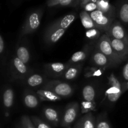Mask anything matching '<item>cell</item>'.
<instances>
[{"mask_svg":"<svg viewBox=\"0 0 128 128\" xmlns=\"http://www.w3.org/2000/svg\"><path fill=\"white\" fill-rule=\"evenodd\" d=\"M14 98V94L13 90L11 88H8L4 91L2 94V102L5 109L6 110L11 109L13 104Z\"/></svg>","mask_w":128,"mask_h":128,"instance_id":"44dd1931","label":"cell"},{"mask_svg":"<svg viewBox=\"0 0 128 128\" xmlns=\"http://www.w3.org/2000/svg\"><path fill=\"white\" fill-rule=\"evenodd\" d=\"M101 31H102L101 30H99L96 28H94L86 30L85 35H86V38L89 39L90 40L96 41V40H99L101 36Z\"/></svg>","mask_w":128,"mask_h":128,"instance_id":"f1b7e54d","label":"cell"},{"mask_svg":"<svg viewBox=\"0 0 128 128\" xmlns=\"http://www.w3.org/2000/svg\"><path fill=\"white\" fill-rule=\"evenodd\" d=\"M10 76L14 80H23L28 76L29 70L26 64L21 61L16 56L12 58L10 66Z\"/></svg>","mask_w":128,"mask_h":128,"instance_id":"5b68a950","label":"cell"},{"mask_svg":"<svg viewBox=\"0 0 128 128\" xmlns=\"http://www.w3.org/2000/svg\"><path fill=\"white\" fill-rule=\"evenodd\" d=\"M96 48L106 55L117 65L124 61L123 59L118 55L113 50L111 45V38L107 34H104L100 37L96 43Z\"/></svg>","mask_w":128,"mask_h":128,"instance_id":"7a4b0ae2","label":"cell"},{"mask_svg":"<svg viewBox=\"0 0 128 128\" xmlns=\"http://www.w3.org/2000/svg\"><path fill=\"white\" fill-rule=\"evenodd\" d=\"M105 33L110 37L123 41L128 46V34L120 21L114 20L108 31Z\"/></svg>","mask_w":128,"mask_h":128,"instance_id":"ba28073f","label":"cell"},{"mask_svg":"<svg viewBox=\"0 0 128 128\" xmlns=\"http://www.w3.org/2000/svg\"><path fill=\"white\" fill-rule=\"evenodd\" d=\"M81 0H63L58 6H65V7H78L80 6Z\"/></svg>","mask_w":128,"mask_h":128,"instance_id":"d6a6232c","label":"cell"},{"mask_svg":"<svg viewBox=\"0 0 128 128\" xmlns=\"http://www.w3.org/2000/svg\"><path fill=\"white\" fill-rule=\"evenodd\" d=\"M21 124L22 128H36L31 119L28 116H22Z\"/></svg>","mask_w":128,"mask_h":128,"instance_id":"1f68e13d","label":"cell"},{"mask_svg":"<svg viewBox=\"0 0 128 128\" xmlns=\"http://www.w3.org/2000/svg\"><path fill=\"white\" fill-rule=\"evenodd\" d=\"M91 61L93 65L96 66V67L102 68L105 70L108 68H112L117 66V64L112 62L108 57H107L106 55L104 54L102 52L96 48L94 50L92 54Z\"/></svg>","mask_w":128,"mask_h":128,"instance_id":"9c48e42d","label":"cell"},{"mask_svg":"<svg viewBox=\"0 0 128 128\" xmlns=\"http://www.w3.org/2000/svg\"><path fill=\"white\" fill-rule=\"evenodd\" d=\"M5 43L4 41L2 35H0V53L1 55L3 54V51H4Z\"/></svg>","mask_w":128,"mask_h":128,"instance_id":"8d00e7d4","label":"cell"},{"mask_svg":"<svg viewBox=\"0 0 128 128\" xmlns=\"http://www.w3.org/2000/svg\"><path fill=\"white\" fill-rule=\"evenodd\" d=\"M44 82V78L39 74H34L29 76L26 80L28 85L30 87L35 88L42 84Z\"/></svg>","mask_w":128,"mask_h":128,"instance_id":"484cf974","label":"cell"},{"mask_svg":"<svg viewBox=\"0 0 128 128\" xmlns=\"http://www.w3.org/2000/svg\"><path fill=\"white\" fill-rule=\"evenodd\" d=\"M23 0H11V1L12 2V3L13 4L14 6H18L22 2V1Z\"/></svg>","mask_w":128,"mask_h":128,"instance_id":"ab89813d","label":"cell"},{"mask_svg":"<svg viewBox=\"0 0 128 128\" xmlns=\"http://www.w3.org/2000/svg\"><path fill=\"white\" fill-rule=\"evenodd\" d=\"M82 9L84 10V11H86L88 12H91L94 11H96L97 10L98 7H97V4L96 2H86V4H84V5H82L81 6Z\"/></svg>","mask_w":128,"mask_h":128,"instance_id":"836d02e7","label":"cell"},{"mask_svg":"<svg viewBox=\"0 0 128 128\" xmlns=\"http://www.w3.org/2000/svg\"><path fill=\"white\" fill-rule=\"evenodd\" d=\"M96 128H112L106 114L99 115L96 121Z\"/></svg>","mask_w":128,"mask_h":128,"instance_id":"83f0119b","label":"cell"},{"mask_svg":"<svg viewBox=\"0 0 128 128\" xmlns=\"http://www.w3.org/2000/svg\"><path fill=\"white\" fill-rule=\"evenodd\" d=\"M31 119L36 128H52L48 124L36 116H32Z\"/></svg>","mask_w":128,"mask_h":128,"instance_id":"4dcf8cb0","label":"cell"},{"mask_svg":"<svg viewBox=\"0 0 128 128\" xmlns=\"http://www.w3.org/2000/svg\"><path fill=\"white\" fill-rule=\"evenodd\" d=\"M98 10L101 11L105 14L115 18L116 14V9L112 6L108 0H97Z\"/></svg>","mask_w":128,"mask_h":128,"instance_id":"2e32d148","label":"cell"},{"mask_svg":"<svg viewBox=\"0 0 128 128\" xmlns=\"http://www.w3.org/2000/svg\"><path fill=\"white\" fill-rule=\"evenodd\" d=\"M63 0H47L46 4L48 7H54V6H58L59 4L61 3Z\"/></svg>","mask_w":128,"mask_h":128,"instance_id":"e575fe53","label":"cell"},{"mask_svg":"<svg viewBox=\"0 0 128 128\" xmlns=\"http://www.w3.org/2000/svg\"><path fill=\"white\" fill-rule=\"evenodd\" d=\"M88 2H97V0H81L80 1V7Z\"/></svg>","mask_w":128,"mask_h":128,"instance_id":"f35d334b","label":"cell"},{"mask_svg":"<svg viewBox=\"0 0 128 128\" xmlns=\"http://www.w3.org/2000/svg\"><path fill=\"white\" fill-rule=\"evenodd\" d=\"M16 56L24 64H27L30 60V52L24 45H19L16 51Z\"/></svg>","mask_w":128,"mask_h":128,"instance_id":"603a6c76","label":"cell"},{"mask_svg":"<svg viewBox=\"0 0 128 128\" xmlns=\"http://www.w3.org/2000/svg\"><path fill=\"white\" fill-rule=\"evenodd\" d=\"M82 64L70 65L61 78L64 80H73L78 76L82 70Z\"/></svg>","mask_w":128,"mask_h":128,"instance_id":"ac0fdd59","label":"cell"},{"mask_svg":"<svg viewBox=\"0 0 128 128\" xmlns=\"http://www.w3.org/2000/svg\"><path fill=\"white\" fill-rule=\"evenodd\" d=\"M96 110V102L94 101H82L81 102V112L82 113H88L91 111Z\"/></svg>","mask_w":128,"mask_h":128,"instance_id":"f546056e","label":"cell"},{"mask_svg":"<svg viewBox=\"0 0 128 128\" xmlns=\"http://www.w3.org/2000/svg\"><path fill=\"white\" fill-rule=\"evenodd\" d=\"M127 90H128V81H125L122 83V91L124 93Z\"/></svg>","mask_w":128,"mask_h":128,"instance_id":"74e56055","label":"cell"},{"mask_svg":"<svg viewBox=\"0 0 128 128\" xmlns=\"http://www.w3.org/2000/svg\"><path fill=\"white\" fill-rule=\"evenodd\" d=\"M24 103L29 108H36L39 105V100L36 95L31 92H26L24 95Z\"/></svg>","mask_w":128,"mask_h":128,"instance_id":"cb8c5ba5","label":"cell"},{"mask_svg":"<svg viewBox=\"0 0 128 128\" xmlns=\"http://www.w3.org/2000/svg\"><path fill=\"white\" fill-rule=\"evenodd\" d=\"M92 49L93 46L91 45V44H87L84 46L82 50L74 52L70 60L68 61L67 64L69 65H72L81 63L87 58Z\"/></svg>","mask_w":128,"mask_h":128,"instance_id":"7c38bea8","label":"cell"},{"mask_svg":"<svg viewBox=\"0 0 128 128\" xmlns=\"http://www.w3.org/2000/svg\"><path fill=\"white\" fill-rule=\"evenodd\" d=\"M80 106L78 102H71L69 104L64 111L61 125L62 127L70 128L72 123L74 122L78 114Z\"/></svg>","mask_w":128,"mask_h":128,"instance_id":"52a82bcc","label":"cell"},{"mask_svg":"<svg viewBox=\"0 0 128 128\" xmlns=\"http://www.w3.org/2000/svg\"><path fill=\"white\" fill-rule=\"evenodd\" d=\"M36 93L40 100L43 101L55 102V101H61L62 100V98L56 94V93L50 90H45V89H41V90H38Z\"/></svg>","mask_w":128,"mask_h":128,"instance_id":"d6986e66","label":"cell"},{"mask_svg":"<svg viewBox=\"0 0 128 128\" xmlns=\"http://www.w3.org/2000/svg\"><path fill=\"white\" fill-rule=\"evenodd\" d=\"M108 88L105 92V96L111 102H116L123 94L122 91V84L120 82L113 73L108 78Z\"/></svg>","mask_w":128,"mask_h":128,"instance_id":"277c9868","label":"cell"},{"mask_svg":"<svg viewBox=\"0 0 128 128\" xmlns=\"http://www.w3.org/2000/svg\"><path fill=\"white\" fill-rule=\"evenodd\" d=\"M43 89L52 91L62 98L70 97L74 92L73 88L71 85L59 80L48 81L43 86Z\"/></svg>","mask_w":128,"mask_h":128,"instance_id":"3957f363","label":"cell"},{"mask_svg":"<svg viewBox=\"0 0 128 128\" xmlns=\"http://www.w3.org/2000/svg\"><path fill=\"white\" fill-rule=\"evenodd\" d=\"M43 114L46 120L54 126H58L60 118L58 111L51 108H46L43 110Z\"/></svg>","mask_w":128,"mask_h":128,"instance_id":"ffe728a7","label":"cell"},{"mask_svg":"<svg viewBox=\"0 0 128 128\" xmlns=\"http://www.w3.org/2000/svg\"><path fill=\"white\" fill-rule=\"evenodd\" d=\"M80 19H81V23H82V26L86 30H90V29L94 28H96V24L94 22L93 20L91 18V16H90V12H88L86 11H81L80 14Z\"/></svg>","mask_w":128,"mask_h":128,"instance_id":"7402d4cb","label":"cell"},{"mask_svg":"<svg viewBox=\"0 0 128 128\" xmlns=\"http://www.w3.org/2000/svg\"><path fill=\"white\" fill-rule=\"evenodd\" d=\"M74 128H96V120L92 112L81 117L74 125Z\"/></svg>","mask_w":128,"mask_h":128,"instance_id":"9a60e30c","label":"cell"},{"mask_svg":"<svg viewBox=\"0 0 128 128\" xmlns=\"http://www.w3.org/2000/svg\"><path fill=\"white\" fill-rule=\"evenodd\" d=\"M18 128H21V126H20V127H18Z\"/></svg>","mask_w":128,"mask_h":128,"instance_id":"60d3db41","label":"cell"},{"mask_svg":"<svg viewBox=\"0 0 128 128\" xmlns=\"http://www.w3.org/2000/svg\"><path fill=\"white\" fill-rule=\"evenodd\" d=\"M111 45L118 55L120 56L124 61L128 58V46L123 41L120 40L110 37Z\"/></svg>","mask_w":128,"mask_h":128,"instance_id":"5bb4252c","label":"cell"},{"mask_svg":"<svg viewBox=\"0 0 128 128\" xmlns=\"http://www.w3.org/2000/svg\"><path fill=\"white\" fill-rule=\"evenodd\" d=\"M105 69L99 67H88L84 71V76L86 78L98 77L102 74Z\"/></svg>","mask_w":128,"mask_h":128,"instance_id":"4316f807","label":"cell"},{"mask_svg":"<svg viewBox=\"0 0 128 128\" xmlns=\"http://www.w3.org/2000/svg\"><path fill=\"white\" fill-rule=\"evenodd\" d=\"M66 30L61 28H54L48 26L44 34V41L48 45L53 44L61 38Z\"/></svg>","mask_w":128,"mask_h":128,"instance_id":"30bf717a","label":"cell"},{"mask_svg":"<svg viewBox=\"0 0 128 128\" xmlns=\"http://www.w3.org/2000/svg\"><path fill=\"white\" fill-rule=\"evenodd\" d=\"M76 14L70 13L55 20L51 22L48 27L54 28H61L64 30H67L71 24L76 20Z\"/></svg>","mask_w":128,"mask_h":128,"instance_id":"4fadbf2b","label":"cell"},{"mask_svg":"<svg viewBox=\"0 0 128 128\" xmlns=\"http://www.w3.org/2000/svg\"><path fill=\"white\" fill-rule=\"evenodd\" d=\"M82 96L83 101H90V102L94 101L96 91L94 86L91 84L86 85L82 89Z\"/></svg>","mask_w":128,"mask_h":128,"instance_id":"d4e9b609","label":"cell"},{"mask_svg":"<svg viewBox=\"0 0 128 128\" xmlns=\"http://www.w3.org/2000/svg\"><path fill=\"white\" fill-rule=\"evenodd\" d=\"M122 77L125 81H128V61L122 69Z\"/></svg>","mask_w":128,"mask_h":128,"instance_id":"d590c367","label":"cell"},{"mask_svg":"<svg viewBox=\"0 0 128 128\" xmlns=\"http://www.w3.org/2000/svg\"><path fill=\"white\" fill-rule=\"evenodd\" d=\"M90 14L96 24V28L102 31H105V32L108 31L115 20V18L110 17L98 10L90 12Z\"/></svg>","mask_w":128,"mask_h":128,"instance_id":"8992f818","label":"cell"},{"mask_svg":"<svg viewBox=\"0 0 128 128\" xmlns=\"http://www.w3.org/2000/svg\"><path fill=\"white\" fill-rule=\"evenodd\" d=\"M116 11L120 21L128 24V0H118Z\"/></svg>","mask_w":128,"mask_h":128,"instance_id":"e0dca14e","label":"cell"},{"mask_svg":"<svg viewBox=\"0 0 128 128\" xmlns=\"http://www.w3.org/2000/svg\"><path fill=\"white\" fill-rule=\"evenodd\" d=\"M70 65L62 62H51L44 65L47 74L52 77H61Z\"/></svg>","mask_w":128,"mask_h":128,"instance_id":"8fae6325","label":"cell"},{"mask_svg":"<svg viewBox=\"0 0 128 128\" xmlns=\"http://www.w3.org/2000/svg\"><path fill=\"white\" fill-rule=\"evenodd\" d=\"M42 14L43 10L42 8L34 9L30 11L21 28L20 37L30 34L36 31L41 24Z\"/></svg>","mask_w":128,"mask_h":128,"instance_id":"6da1fadb","label":"cell"},{"mask_svg":"<svg viewBox=\"0 0 128 128\" xmlns=\"http://www.w3.org/2000/svg\"></svg>","mask_w":128,"mask_h":128,"instance_id":"b9f144b4","label":"cell"}]
</instances>
